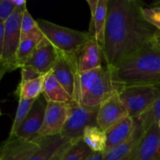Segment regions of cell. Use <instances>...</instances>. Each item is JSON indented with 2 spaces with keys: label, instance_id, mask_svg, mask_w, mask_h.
<instances>
[{
  "label": "cell",
  "instance_id": "6da1fadb",
  "mask_svg": "<svg viewBox=\"0 0 160 160\" xmlns=\"http://www.w3.org/2000/svg\"><path fill=\"white\" fill-rule=\"evenodd\" d=\"M143 5L137 0H108L103 51L110 69L150 43L158 31L144 17Z\"/></svg>",
  "mask_w": 160,
  "mask_h": 160
},
{
  "label": "cell",
  "instance_id": "7a4b0ae2",
  "mask_svg": "<svg viewBox=\"0 0 160 160\" xmlns=\"http://www.w3.org/2000/svg\"><path fill=\"white\" fill-rule=\"evenodd\" d=\"M112 70L120 86H160V48L152 42L122 61Z\"/></svg>",
  "mask_w": 160,
  "mask_h": 160
},
{
  "label": "cell",
  "instance_id": "3957f363",
  "mask_svg": "<svg viewBox=\"0 0 160 160\" xmlns=\"http://www.w3.org/2000/svg\"><path fill=\"white\" fill-rule=\"evenodd\" d=\"M122 86L112 79V70L106 65L80 73L79 103L85 106H99Z\"/></svg>",
  "mask_w": 160,
  "mask_h": 160
},
{
  "label": "cell",
  "instance_id": "277c9868",
  "mask_svg": "<svg viewBox=\"0 0 160 160\" xmlns=\"http://www.w3.org/2000/svg\"><path fill=\"white\" fill-rule=\"evenodd\" d=\"M37 23L44 36L58 50L78 58L87 41L92 37L88 32L64 28L43 19H38Z\"/></svg>",
  "mask_w": 160,
  "mask_h": 160
},
{
  "label": "cell",
  "instance_id": "5b68a950",
  "mask_svg": "<svg viewBox=\"0 0 160 160\" xmlns=\"http://www.w3.org/2000/svg\"><path fill=\"white\" fill-rule=\"evenodd\" d=\"M98 109L99 106H85L75 101L70 102V113L60 135L74 144L82 140L84 131L87 127L98 126Z\"/></svg>",
  "mask_w": 160,
  "mask_h": 160
},
{
  "label": "cell",
  "instance_id": "8992f818",
  "mask_svg": "<svg viewBox=\"0 0 160 160\" xmlns=\"http://www.w3.org/2000/svg\"><path fill=\"white\" fill-rule=\"evenodd\" d=\"M159 86H123L118 92L120 100L128 115L133 119L140 118L152 105L159 94Z\"/></svg>",
  "mask_w": 160,
  "mask_h": 160
},
{
  "label": "cell",
  "instance_id": "52a82bcc",
  "mask_svg": "<svg viewBox=\"0 0 160 160\" xmlns=\"http://www.w3.org/2000/svg\"><path fill=\"white\" fill-rule=\"evenodd\" d=\"M26 5L16 7L12 15L5 22L4 42L1 59L8 66L9 72L18 69L17 53L21 39V20Z\"/></svg>",
  "mask_w": 160,
  "mask_h": 160
},
{
  "label": "cell",
  "instance_id": "ba28073f",
  "mask_svg": "<svg viewBox=\"0 0 160 160\" xmlns=\"http://www.w3.org/2000/svg\"><path fill=\"white\" fill-rule=\"evenodd\" d=\"M52 71L59 84L68 92L73 101L79 102L80 73L78 56L66 54L58 50V56Z\"/></svg>",
  "mask_w": 160,
  "mask_h": 160
},
{
  "label": "cell",
  "instance_id": "9c48e42d",
  "mask_svg": "<svg viewBox=\"0 0 160 160\" xmlns=\"http://www.w3.org/2000/svg\"><path fill=\"white\" fill-rule=\"evenodd\" d=\"M129 117L128 110L115 92L100 104L97 115V125L104 132Z\"/></svg>",
  "mask_w": 160,
  "mask_h": 160
},
{
  "label": "cell",
  "instance_id": "30bf717a",
  "mask_svg": "<svg viewBox=\"0 0 160 160\" xmlns=\"http://www.w3.org/2000/svg\"><path fill=\"white\" fill-rule=\"evenodd\" d=\"M40 136L31 140L13 137L0 145V160H29L40 148Z\"/></svg>",
  "mask_w": 160,
  "mask_h": 160
},
{
  "label": "cell",
  "instance_id": "8fae6325",
  "mask_svg": "<svg viewBox=\"0 0 160 160\" xmlns=\"http://www.w3.org/2000/svg\"><path fill=\"white\" fill-rule=\"evenodd\" d=\"M70 110V103L48 102L43 124L38 136L48 137L60 134Z\"/></svg>",
  "mask_w": 160,
  "mask_h": 160
},
{
  "label": "cell",
  "instance_id": "7c38bea8",
  "mask_svg": "<svg viewBox=\"0 0 160 160\" xmlns=\"http://www.w3.org/2000/svg\"><path fill=\"white\" fill-rule=\"evenodd\" d=\"M47 104L48 101L43 94L38 97L14 137L24 140H31L37 137L43 124Z\"/></svg>",
  "mask_w": 160,
  "mask_h": 160
},
{
  "label": "cell",
  "instance_id": "4fadbf2b",
  "mask_svg": "<svg viewBox=\"0 0 160 160\" xmlns=\"http://www.w3.org/2000/svg\"><path fill=\"white\" fill-rule=\"evenodd\" d=\"M58 56V50L46 38H44L28 57L24 66H28L41 74L52 70Z\"/></svg>",
  "mask_w": 160,
  "mask_h": 160
},
{
  "label": "cell",
  "instance_id": "5bb4252c",
  "mask_svg": "<svg viewBox=\"0 0 160 160\" xmlns=\"http://www.w3.org/2000/svg\"><path fill=\"white\" fill-rule=\"evenodd\" d=\"M78 63L80 73L106 65L103 48L95 37H91L81 50L78 55Z\"/></svg>",
  "mask_w": 160,
  "mask_h": 160
},
{
  "label": "cell",
  "instance_id": "9a60e30c",
  "mask_svg": "<svg viewBox=\"0 0 160 160\" xmlns=\"http://www.w3.org/2000/svg\"><path fill=\"white\" fill-rule=\"evenodd\" d=\"M134 120L135 126L131 135L120 145L106 152L104 154L103 160H121L138 146L143 139L145 132L142 127L141 119L137 118Z\"/></svg>",
  "mask_w": 160,
  "mask_h": 160
},
{
  "label": "cell",
  "instance_id": "2e32d148",
  "mask_svg": "<svg viewBox=\"0 0 160 160\" xmlns=\"http://www.w3.org/2000/svg\"><path fill=\"white\" fill-rule=\"evenodd\" d=\"M134 160H160V130L157 123L145 132Z\"/></svg>",
  "mask_w": 160,
  "mask_h": 160
},
{
  "label": "cell",
  "instance_id": "e0dca14e",
  "mask_svg": "<svg viewBox=\"0 0 160 160\" xmlns=\"http://www.w3.org/2000/svg\"><path fill=\"white\" fill-rule=\"evenodd\" d=\"M135 126V120L128 117L106 131V152L115 148L131 134Z\"/></svg>",
  "mask_w": 160,
  "mask_h": 160
},
{
  "label": "cell",
  "instance_id": "ac0fdd59",
  "mask_svg": "<svg viewBox=\"0 0 160 160\" xmlns=\"http://www.w3.org/2000/svg\"><path fill=\"white\" fill-rule=\"evenodd\" d=\"M42 94L48 102L70 103L73 101L68 92L57 81L52 70L46 74Z\"/></svg>",
  "mask_w": 160,
  "mask_h": 160
},
{
  "label": "cell",
  "instance_id": "d6986e66",
  "mask_svg": "<svg viewBox=\"0 0 160 160\" xmlns=\"http://www.w3.org/2000/svg\"><path fill=\"white\" fill-rule=\"evenodd\" d=\"M60 134L48 137H41L40 148L29 160H50L67 143Z\"/></svg>",
  "mask_w": 160,
  "mask_h": 160
},
{
  "label": "cell",
  "instance_id": "ffe728a7",
  "mask_svg": "<svg viewBox=\"0 0 160 160\" xmlns=\"http://www.w3.org/2000/svg\"><path fill=\"white\" fill-rule=\"evenodd\" d=\"M108 0H98L93 23L89 26L88 34L95 37L97 42L103 48L105 42L106 20H107Z\"/></svg>",
  "mask_w": 160,
  "mask_h": 160
},
{
  "label": "cell",
  "instance_id": "44dd1931",
  "mask_svg": "<svg viewBox=\"0 0 160 160\" xmlns=\"http://www.w3.org/2000/svg\"><path fill=\"white\" fill-rule=\"evenodd\" d=\"M83 141L93 152H106V134L98 126H89L84 129Z\"/></svg>",
  "mask_w": 160,
  "mask_h": 160
},
{
  "label": "cell",
  "instance_id": "7402d4cb",
  "mask_svg": "<svg viewBox=\"0 0 160 160\" xmlns=\"http://www.w3.org/2000/svg\"><path fill=\"white\" fill-rule=\"evenodd\" d=\"M45 38L42 31H38L34 34L21 38L17 53V62L19 68L23 67L32 52L38 44Z\"/></svg>",
  "mask_w": 160,
  "mask_h": 160
},
{
  "label": "cell",
  "instance_id": "603a6c76",
  "mask_svg": "<svg viewBox=\"0 0 160 160\" xmlns=\"http://www.w3.org/2000/svg\"><path fill=\"white\" fill-rule=\"evenodd\" d=\"M47 74V73H46ZM46 74L36 79L19 83L17 85L15 95L18 98L24 99H36L43 92L44 83Z\"/></svg>",
  "mask_w": 160,
  "mask_h": 160
},
{
  "label": "cell",
  "instance_id": "cb8c5ba5",
  "mask_svg": "<svg viewBox=\"0 0 160 160\" xmlns=\"http://www.w3.org/2000/svg\"><path fill=\"white\" fill-rule=\"evenodd\" d=\"M35 99H24V98H19L18 106H17V112H16L15 118H14L13 123L11 127L10 132H9L8 138H12L15 136L17 130L19 129L20 126L26 117L28 116V112L31 110L33 104H34Z\"/></svg>",
  "mask_w": 160,
  "mask_h": 160
},
{
  "label": "cell",
  "instance_id": "d4e9b609",
  "mask_svg": "<svg viewBox=\"0 0 160 160\" xmlns=\"http://www.w3.org/2000/svg\"><path fill=\"white\" fill-rule=\"evenodd\" d=\"M142 124L145 132H146L153 124L157 123L160 119V86L159 87V94L154 102L149 109L140 117Z\"/></svg>",
  "mask_w": 160,
  "mask_h": 160
},
{
  "label": "cell",
  "instance_id": "484cf974",
  "mask_svg": "<svg viewBox=\"0 0 160 160\" xmlns=\"http://www.w3.org/2000/svg\"><path fill=\"white\" fill-rule=\"evenodd\" d=\"M92 152L82 139L72 145L62 160H86Z\"/></svg>",
  "mask_w": 160,
  "mask_h": 160
},
{
  "label": "cell",
  "instance_id": "4316f807",
  "mask_svg": "<svg viewBox=\"0 0 160 160\" xmlns=\"http://www.w3.org/2000/svg\"><path fill=\"white\" fill-rule=\"evenodd\" d=\"M40 31V28L37 23V20L33 19L26 7L23 11L21 20V38L31 35Z\"/></svg>",
  "mask_w": 160,
  "mask_h": 160
},
{
  "label": "cell",
  "instance_id": "83f0119b",
  "mask_svg": "<svg viewBox=\"0 0 160 160\" xmlns=\"http://www.w3.org/2000/svg\"><path fill=\"white\" fill-rule=\"evenodd\" d=\"M142 12L145 20L160 31V7L143 5Z\"/></svg>",
  "mask_w": 160,
  "mask_h": 160
},
{
  "label": "cell",
  "instance_id": "f1b7e54d",
  "mask_svg": "<svg viewBox=\"0 0 160 160\" xmlns=\"http://www.w3.org/2000/svg\"><path fill=\"white\" fill-rule=\"evenodd\" d=\"M16 7L10 0H0V20L6 22L12 14Z\"/></svg>",
  "mask_w": 160,
  "mask_h": 160
},
{
  "label": "cell",
  "instance_id": "f546056e",
  "mask_svg": "<svg viewBox=\"0 0 160 160\" xmlns=\"http://www.w3.org/2000/svg\"><path fill=\"white\" fill-rule=\"evenodd\" d=\"M20 69H21V81H20V83L36 79V78H38L45 75L38 73L34 69L31 68V67H28V66H23Z\"/></svg>",
  "mask_w": 160,
  "mask_h": 160
},
{
  "label": "cell",
  "instance_id": "4dcf8cb0",
  "mask_svg": "<svg viewBox=\"0 0 160 160\" xmlns=\"http://www.w3.org/2000/svg\"><path fill=\"white\" fill-rule=\"evenodd\" d=\"M73 145H74V143H73V142H70H70H67L50 160H62L63 157L65 156V155L67 154V152L70 150V148H71Z\"/></svg>",
  "mask_w": 160,
  "mask_h": 160
},
{
  "label": "cell",
  "instance_id": "1f68e13d",
  "mask_svg": "<svg viewBox=\"0 0 160 160\" xmlns=\"http://www.w3.org/2000/svg\"><path fill=\"white\" fill-rule=\"evenodd\" d=\"M87 3L88 4L89 8H90L91 10V21H90V25H92L93 23L94 17H95V12H96L97 9V6H98V0H87ZM89 25V26H90Z\"/></svg>",
  "mask_w": 160,
  "mask_h": 160
},
{
  "label": "cell",
  "instance_id": "d6a6232c",
  "mask_svg": "<svg viewBox=\"0 0 160 160\" xmlns=\"http://www.w3.org/2000/svg\"><path fill=\"white\" fill-rule=\"evenodd\" d=\"M4 34H5V22L0 20V58L2 54L3 42H4Z\"/></svg>",
  "mask_w": 160,
  "mask_h": 160
},
{
  "label": "cell",
  "instance_id": "836d02e7",
  "mask_svg": "<svg viewBox=\"0 0 160 160\" xmlns=\"http://www.w3.org/2000/svg\"><path fill=\"white\" fill-rule=\"evenodd\" d=\"M9 72V69L8 67V66L3 62L2 59L0 58V81L2 79V78L4 77V75L6 73Z\"/></svg>",
  "mask_w": 160,
  "mask_h": 160
},
{
  "label": "cell",
  "instance_id": "e575fe53",
  "mask_svg": "<svg viewBox=\"0 0 160 160\" xmlns=\"http://www.w3.org/2000/svg\"><path fill=\"white\" fill-rule=\"evenodd\" d=\"M104 154L105 153L102 152H92V154L86 160H103Z\"/></svg>",
  "mask_w": 160,
  "mask_h": 160
},
{
  "label": "cell",
  "instance_id": "d590c367",
  "mask_svg": "<svg viewBox=\"0 0 160 160\" xmlns=\"http://www.w3.org/2000/svg\"><path fill=\"white\" fill-rule=\"evenodd\" d=\"M152 42L153 44L158 46L160 48V31H157L156 33L155 34L154 37L152 38Z\"/></svg>",
  "mask_w": 160,
  "mask_h": 160
},
{
  "label": "cell",
  "instance_id": "8d00e7d4",
  "mask_svg": "<svg viewBox=\"0 0 160 160\" xmlns=\"http://www.w3.org/2000/svg\"><path fill=\"white\" fill-rule=\"evenodd\" d=\"M139 145H140V144H139ZM138 146L135 149L133 150V151L131 152L129 155H128L127 156H125V157L123 158V159H122L121 160H134V157H135V155H136V152H137V150H138Z\"/></svg>",
  "mask_w": 160,
  "mask_h": 160
},
{
  "label": "cell",
  "instance_id": "74e56055",
  "mask_svg": "<svg viewBox=\"0 0 160 160\" xmlns=\"http://www.w3.org/2000/svg\"><path fill=\"white\" fill-rule=\"evenodd\" d=\"M10 1L15 7H20V6H23L26 5L25 0H10Z\"/></svg>",
  "mask_w": 160,
  "mask_h": 160
},
{
  "label": "cell",
  "instance_id": "f35d334b",
  "mask_svg": "<svg viewBox=\"0 0 160 160\" xmlns=\"http://www.w3.org/2000/svg\"><path fill=\"white\" fill-rule=\"evenodd\" d=\"M152 6H158V7H160V0L159 1H156L151 5Z\"/></svg>",
  "mask_w": 160,
  "mask_h": 160
},
{
  "label": "cell",
  "instance_id": "ab89813d",
  "mask_svg": "<svg viewBox=\"0 0 160 160\" xmlns=\"http://www.w3.org/2000/svg\"><path fill=\"white\" fill-rule=\"evenodd\" d=\"M157 124H158V127H159V130H160V119H159V120H158Z\"/></svg>",
  "mask_w": 160,
  "mask_h": 160
},
{
  "label": "cell",
  "instance_id": "60d3db41",
  "mask_svg": "<svg viewBox=\"0 0 160 160\" xmlns=\"http://www.w3.org/2000/svg\"><path fill=\"white\" fill-rule=\"evenodd\" d=\"M1 114H2V113H1V112H0V116H1Z\"/></svg>",
  "mask_w": 160,
  "mask_h": 160
}]
</instances>
